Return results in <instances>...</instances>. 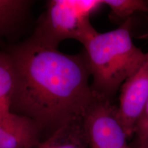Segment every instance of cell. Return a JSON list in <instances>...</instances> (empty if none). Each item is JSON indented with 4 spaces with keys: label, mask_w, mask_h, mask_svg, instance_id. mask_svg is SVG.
<instances>
[{
    "label": "cell",
    "mask_w": 148,
    "mask_h": 148,
    "mask_svg": "<svg viewBox=\"0 0 148 148\" xmlns=\"http://www.w3.org/2000/svg\"><path fill=\"white\" fill-rule=\"evenodd\" d=\"M141 38H148V32L146 33V34H145L143 35V36H141Z\"/></svg>",
    "instance_id": "12"
},
{
    "label": "cell",
    "mask_w": 148,
    "mask_h": 148,
    "mask_svg": "<svg viewBox=\"0 0 148 148\" xmlns=\"http://www.w3.org/2000/svg\"><path fill=\"white\" fill-rule=\"evenodd\" d=\"M37 148H88L82 125V118L72 120L55 130Z\"/></svg>",
    "instance_id": "7"
},
{
    "label": "cell",
    "mask_w": 148,
    "mask_h": 148,
    "mask_svg": "<svg viewBox=\"0 0 148 148\" xmlns=\"http://www.w3.org/2000/svg\"><path fill=\"white\" fill-rule=\"evenodd\" d=\"M38 128L32 119L12 112L0 123V148H32Z\"/></svg>",
    "instance_id": "6"
},
{
    "label": "cell",
    "mask_w": 148,
    "mask_h": 148,
    "mask_svg": "<svg viewBox=\"0 0 148 148\" xmlns=\"http://www.w3.org/2000/svg\"><path fill=\"white\" fill-rule=\"evenodd\" d=\"M82 125L88 148H135L127 143L113 100L94 92L82 116Z\"/></svg>",
    "instance_id": "4"
},
{
    "label": "cell",
    "mask_w": 148,
    "mask_h": 148,
    "mask_svg": "<svg viewBox=\"0 0 148 148\" xmlns=\"http://www.w3.org/2000/svg\"><path fill=\"white\" fill-rule=\"evenodd\" d=\"M103 4L110 8L109 18L120 25L137 12H148V1L145 0H103Z\"/></svg>",
    "instance_id": "10"
},
{
    "label": "cell",
    "mask_w": 148,
    "mask_h": 148,
    "mask_svg": "<svg viewBox=\"0 0 148 148\" xmlns=\"http://www.w3.org/2000/svg\"><path fill=\"white\" fill-rule=\"evenodd\" d=\"M148 99V52L138 69L120 88L118 117L127 138L134 136L135 127Z\"/></svg>",
    "instance_id": "5"
},
{
    "label": "cell",
    "mask_w": 148,
    "mask_h": 148,
    "mask_svg": "<svg viewBox=\"0 0 148 148\" xmlns=\"http://www.w3.org/2000/svg\"><path fill=\"white\" fill-rule=\"evenodd\" d=\"M14 80V69L10 56L0 50V122L12 113L11 102Z\"/></svg>",
    "instance_id": "8"
},
{
    "label": "cell",
    "mask_w": 148,
    "mask_h": 148,
    "mask_svg": "<svg viewBox=\"0 0 148 148\" xmlns=\"http://www.w3.org/2000/svg\"><path fill=\"white\" fill-rule=\"evenodd\" d=\"M103 1L51 0L40 16L36 29L29 38L36 43L58 49L66 39L81 40L92 26L89 18Z\"/></svg>",
    "instance_id": "3"
},
{
    "label": "cell",
    "mask_w": 148,
    "mask_h": 148,
    "mask_svg": "<svg viewBox=\"0 0 148 148\" xmlns=\"http://www.w3.org/2000/svg\"><path fill=\"white\" fill-rule=\"evenodd\" d=\"M31 1L0 0V38L13 30L27 14Z\"/></svg>",
    "instance_id": "9"
},
{
    "label": "cell",
    "mask_w": 148,
    "mask_h": 148,
    "mask_svg": "<svg viewBox=\"0 0 148 148\" xmlns=\"http://www.w3.org/2000/svg\"><path fill=\"white\" fill-rule=\"evenodd\" d=\"M135 148H148V99L135 127Z\"/></svg>",
    "instance_id": "11"
},
{
    "label": "cell",
    "mask_w": 148,
    "mask_h": 148,
    "mask_svg": "<svg viewBox=\"0 0 148 148\" xmlns=\"http://www.w3.org/2000/svg\"><path fill=\"white\" fill-rule=\"evenodd\" d=\"M131 19L105 33L90 27L80 41L92 78V91L110 100L146 57L132 41Z\"/></svg>",
    "instance_id": "2"
},
{
    "label": "cell",
    "mask_w": 148,
    "mask_h": 148,
    "mask_svg": "<svg viewBox=\"0 0 148 148\" xmlns=\"http://www.w3.org/2000/svg\"><path fill=\"white\" fill-rule=\"evenodd\" d=\"M7 53L15 75L12 112L56 130L82 118L94 96L84 51L66 54L29 38Z\"/></svg>",
    "instance_id": "1"
}]
</instances>
